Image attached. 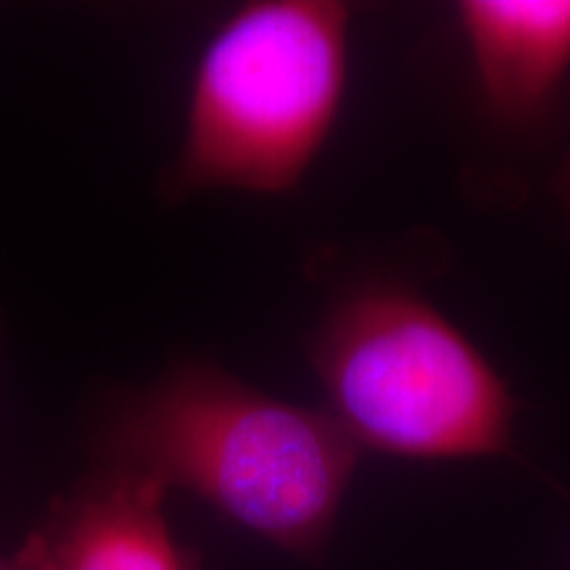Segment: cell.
I'll list each match as a JSON object with an SVG mask.
<instances>
[{
    "label": "cell",
    "mask_w": 570,
    "mask_h": 570,
    "mask_svg": "<svg viewBox=\"0 0 570 570\" xmlns=\"http://www.w3.org/2000/svg\"><path fill=\"white\" fill-rule=\"evenodd\" d=\"M360 452L327 410L283 402L212 362L119 391L96 431L98 465L190 491L312 562L333 537Z\"/></svg>",
    "instance_id": "obj_1"
},
{
    "label": "cell",
    "mask_w": 570,
    "mask_h": 570,
    "mask_svg": "<svg viewBox=\"0 0 570 570\" xmlns=\"http://www.w3.org/2000/svg\"><path fill=\"white\" fill-rule=\"evenodd\" d=\"M352 9L336 0H256L219 27L198 63L169 196L209 188L283 194L336 125Z\"/></svg>",
    "instance_id": "obj_2"
},
{
    "label": "cell",
    "mask_w": 570,
    "mask_h": 570,
    "mask_svg": "<svg viewBox=\"0 0 570 570\" xmlns=\"http://www.w3.org/2000/svg\"><path fill=\"white\" fill-rule=\"evenodd\" d=\"M327 412L360 449L402 460L499 458L515 399L428 298L394 283L348 291L309 341Z\"/></svg>",
    "instance_id": "obj_3"
},
{
    "label": "cell",
    "mask_w": 570,
    "mask_h": 570,
    "mask_svg": "<svg viewBox=\"0 0 570 570\" xmlns=\"http://www.w3.org/2000/svg\"><path fill=\"white\" fill-rule=\"evenodd\" d=\"M167 489L127 468L96 465L51 504L13 554L19 570H196L169 531Z\"/></svg>",
    "instance_id": "obj_4"
},
{
    "label": "cell",
    "mask_w": 570,
    "mask_h": 570,
    "mask_svg": "<svg viewBox=\"0 0 570 570\" xmlns=\"http://www.w3.org/2000/svg\"><path fill=\"white\" fill-rule=\"evenodd\" d=\"M462 35L497 117H539L570 69V0H462Z\"/></svg>",
    "instance_id": "obj_5"
},
{
    "label": "cell",
    "mask_w": 570,
    "mask_h": 570,
    "mask_svg": "<svg viewBox=\"0 0 570 570\" xmlns=\"http://www.w3.org/2000/svg\"><path fill=\"white\" fill-rule=\"evenodd\" d=\"M558 196H560V202H562V206H566V212L570 217V156H568L566 167H562L560 175H558Z\"/></svg>",
    "instance_id": "obj_6"
},
{
    "label": "cell",
    "mask_w": 570,
    "mask_h": 570,
    "mask_svg": "<svg viewBox=\"0 0 570 570\" xmlns=\"http://www.w3.org/2000/svg\"><path fill=\"white\" fill-rule=\"evenodd\" d=\"M0 570H19V566L13 562V558L11 560H0Z\"/></svg>",
    "instance_id": "obj_7"
}]
</instances>
